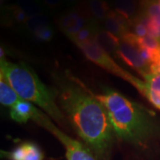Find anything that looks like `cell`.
I'll use <instances>...</instances> for the list:
<instances>
[{"mask_svg": "<svg viewBox=\"0 0 160 160\" xmlns=\"http://www.w3.org/2000/svg\"><path fill=\"white\" fill-rule=\"evenodd\" d=\"M55 93L60 108L84 144L97 160H109L115 133L102 103L71 78H59Z\"/></svg>", "mask_w": 160, "mask_h": 160, "instance_id": "cell-1", "label": "cell"}, {"mask_svg": "<svg viewBox=\"0 0 160 160\" xmlns=\"http://www.w3.org/2000/svg\"><path fill=\"white\" fill-rule=\"evenodd\" d=\"M94 95L107 110L117 137L139 145L147 142L151 132V123L142 106L113 90Z\"/></svg>", "mask_w": 160, "mask_h": 160, "instance_id": "cell-2", "label": "cell"}, {"mask_svg": "<svg viewBox=\"0 0 160 160\" xmlns=\"http://www.w3.org/2000/svg\"><path fill=\"white\" fill-rule=\"evenodd\" d=\"M0 72V77L22 100L32 102L58 123L64 125L67 122L65 114L58 104L55 92L50 90L27 65L1 57Z\"/></svg>", "mask_w": 160, "mask_h": 160, "instance_id": "cell-3", "label": "cell"}, {"mask_svg": "<svg viewBox=\"0 0 160 160\" xmlns=\"http://www.w3.org/2000/svg\"><path fill=\"white\" fill-rule=\"evenodd\" d=\"M78 46L79 47L80 50L83 52V53L88 60L97 64L98 66L102 67V69L107 70L109 73L128 82L133 87H135L142 95L144 94L145 86H146L145 81L138 78L135 76L126 71V69H123L122 67H120L119 65L115 62L114 59L111 57V55L109 54L107 52L104 51L102 48L98 45L94 38L85 43L79 44L78 45Z\"/></svg>", "mask_w": 160, "mask_h": 160, "instance_id": "cell-4", "label": "cell"}, {"mask_svg": "<svg viewBox=\"0 0 160 160\" xmlns=\"http://www.w3.org/2000/svg\"><path fill=\"white\" fill-rule=\"evenodd\" d=\"M35 122L48 130L62 142L65 149L67 160H97L91 150L84 143L74 140L73 138L67 135L64 132L60 130L59 127L52 123V121L51 118L48 116H46L44 111H40L36 118Z\"/></svg>", "mask_w": 160, "mask_h": 160, "instance_id": "cell-5", "label": "cell"}, {"mask_svg": "<svg viewBox=\"0 0 160 160\" xmlns=\"http://www.w3.org/2000/svg\"><path fill=\"white\" fill-rule=\"evenodd\" d=\"M117 55L144 78L150 73V64L143 57L138 45L121 40Z\"/></svg>", "mask_w": 160, "mask_h": 160, "instance_id": "cell-6", "label": "cell"}, {"mask_svg": "<svg viewBox=\"0 0 160 160\" xmlns=\"http://www.w3.org/2000/svg\"><path fill=\"white\" fill-rule=\"evenodd\" d=\"M5 155L9 160H44L43 151L33 142L21 143Z\"/></svg>", "mask_w": 160, "mask_h": 160, "instance_id": "cell-7", "label": "cell"}, {"mask_svg": "<svg viewBox=\"0 0 160 160\" xmlns=\"http://www.w3.org/2000/svg\"><path fill=\"white\" fill-rule=\"evenodd\" d=\"M104 26L107 31L120 39L126 33L131 32L129 31L131 28V22L116 11H109L104 20Z\"/></svg>", "mask_w": 160, "mask_h": 160, "instance_id": "cell-8", "label": "cell"}, {"mask_svg": "<svg viewBox=\"0 0 160 160\" xmlns=\"http://www.w3.org/2000/svg\"><path fill=\"white\" fill-rule=\"evenodd\" d=\"M87 23L86 20L74 10L62 15L59 19L58 25L66 36L70 38L83 29Z\"/></svg>", "mask_w": 160, "mask_h": 160, "instance_id": "cell-9", "label": "cell"}, {"mask_svg": "<svg viewBox=\"0 0 160 160\" xmlns=\"http://www.w3.org/2000/svg\"><path fill=\"white\" fill-rule=\"evenodd\" d=\"M39 111L33 103L21 99L10 109V117L18 123H27L29 120H35Z\"/></svg>", "mask_w": 160, "mask_h": 160, "instance_id": "cell-10", "label": "cell"}, {"mask_svg": "<svg viewBox=\"0 0 160 160\" xmlns=\"http://www.w3.org/2000/svg\"><path fill=\"white\" fill-rule=\"evenodd\" d=\"M143 79L146 84L143 96L157 109H160V74L149 73Z\"/></svg>", "mask_w": 160, "mask_h": 160, "instance_id": "cell-11", "label": "cell"}, {"mask_svg": "<svg viewBox=\"0 0 160 160\" xmlns=\"http://www.w3.org/2000/svg\"><path fill=\"white\" fill-rule=\"evenodd\" d=\"M94 39L97 42L99 46L102 48L105 52H107L109 54H116L118 49L121 40L118 38H117L113 34L109 33L106 29H97Z\"/></svg>", "mask_w": 160, "mask_h": 160, "instance_id": "cell-12", "label": "cell"}, {"mask_svg": "<svg viewBox=\"0 0 160 160\" xmlns=\"http://www.w3.org/2000/svg\"><path fill=\"white\" fill-rule=\"evenodd\" d=\"M115 11L128 21H133L139 14V0H115Z\"/></svg>", "mask_w": 160, "mask_h": 160, "instance_id": "cell-13", "label": "cell"}, {"mask_svg": "<svg viewBox=\"0 0 160 160\" xmlns=\"http://www.w3.org/2000/svg\"><path fill=\"white\" fill-rule=\"evenodd\" d=\"M22 98L18 95V93L14 91L6 80L0 77V102L3 106L8 107L11 109Z\"/></svg>", "mask_w": 160, "mask_h": 160, "instance_id": "cell-14", "label": "cell"}, {"mask_svg": "<svg viewBox=\"0 0 160 160\" xmlns=\"http://www.w3.org/2000/svg\"><path fill=\"white\" fill-rule=\"evenodd\" d=\"M92 16L94 22L104 21L109 12V8L105 0H87Z\"/></svg>", "mask_w": 160, "mask_h": 160, "instance_id": "cell-15", "label": "cell"}, {"mask_svg": "<svg viewBox=\"0 0 160 160\" xmlns=\"http://www.w3.org/2000/svg\"><path fill=\"white\" fill-rule=\"evenodd\" d=\"M97 29H98L96 28L95 22L87 23L80 31H78L72 38H70V39L72 40L75 44L78 46L79 44H82V43L87 42L89 40L93 39Z\"/></svg>", "mask_w": 160, "mask_h": 160, "instance_id": "cell-16", "label": "cell"}, {"mask_svg": "<svg viewBox=\"0 0 160 160\" xmlns=\"http://www.w3.org/2000/svg\"><path fill=\"white\" fill-rule=\"evenodd\" d=\"M25 25H26L27 29L32 34V33H34L36 30H38L40 28H42L44 26L50 25V22H49V19L46 15L40 13V14H38V15H34V16L29 17L27 20Z\"/></svg>", "mask_w": 160, "mask_h": 160, "instance_id": "cell-17", "label": "cell"}, {"mask_svg": "<svg viewBox=\"0 0 160 160\" xmlns=\"http://www.w3.org/2000/svg\"><path fill=\"white\" fill-rule=\"evenodd\" d=\"M17 6L29 16V18L40 14L41 12V7L35 0H18Z\"/></svg>", "mask_w": 160, "mask_h": 160, "instance_id": "cell-18", "label": "cell"}, {"mask_svg": "<svg viewBox=\"0 0 160 160\" xmlns=\"http://www.w3.org/2000/svg\"><path fill=\"white\" fill-rule=\"evenodd\" d=\"M32 35L41 42H49L53 37V30L51 26L48 25V26H44L38 30H36L34 33H32Z\"/></svg>", "mask_w": 160, "mask_h": 160, "instance_id": "cell-19", "label": "cell"}, {"mask_svg": "<svg viewBox=\"0 0 160 160\" xmlns=\"http://www.w3.org/2000/svg\"><path fill=\"white\" fill-rule=\"evenodd\" d=\"M11 13L12 18L19 23H26L27 20L29 19V16L24 12L16 5V6H13L11 7Z\"/></svg>", "mask_w": 160, "mask_h": 160, "instance_id": "cell-20", "label": "cell"}, {"mask_svg": "<svg viewBox=\"0 0 160 160\" xmlns=\"http://www.w3.org/2000/svg\"><path fill=\"white\" fill-rule=\"evenodd\" d=\"M150 73L160 74V52L155 58L153 62L150 65Z\"/></svg>", "mask_w": 160, "mask_h": 160, "instance_id": "cell-21", "label": "cell"}, {"mask_svg": "<svg viewBox=\"0 0 160 160\" xmlns=\"http://www.w3.org/2000/svg\"><path fill=\"white\" fill-rule=\"evenodd\" d=\"M42 1H43L44 4H45L46 6H48V7L53 8V7H56V6H59L62 0H42Z\"/></svg>", "mask_w": 160, "mask_h": 160, "instance_id": "cell-22", "label": "cell"}, {"mask_svg": "<svg viewBox=\"0 0 160 160\" xmlns=\"http://www.w3.org/2000/svg\"><path fill=\"white\" fill-rule=\"evenodd\" d=\"M151 19H152V20H153L155 22L157 23L158 26H160V13L159 14H158L157 16H155L154 18H151Z\"/></svg>", "mask_w": 160, "mask_h": 160, "instance_id": "cell-23", "label": "cell"}, {"mask_svg": "<svg viewBox=\"0 0 160 160\" xmlns=\"http://www.w3.org/2000/svg\"><path fill=\"white\" fill-rule=\"evenodd\" d=\"M68 3H74V2H76V1H78V0H66Z\"/></svg>", "mask_w": 160, "mask_h": 160, "instance_id": "cell-24", "label": "cell"}, {"mask_svg": "<svg viewBox=\"0 0 160 160\" xmlns=\"http://www.w3.org/2000/svg\"><path fill=\"white\" fill-rule=\"evenodd\" d=\"M158 5H159L160 6V0H158Z\"/></svg>", "mask_w": 160, "mask_h": 160, "instance_id": "cell-25", "label": "cell"}]
</instances>
